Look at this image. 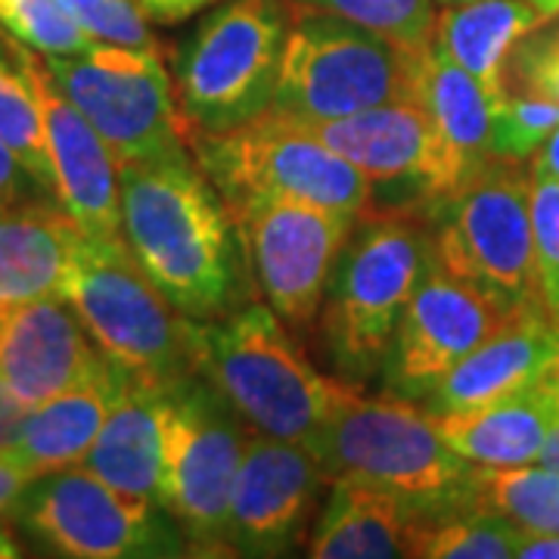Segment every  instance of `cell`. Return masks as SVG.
Here are the masks:
<instances>
[{"instance_id": "obj_43", "label": "cell", "mask_w": 559, "mask_h": 559, "mask_svg": "<svg viewBox=\"0 0 559 559\" xmlns=\"http://www.w3.org/2000/svg\"><path fill=\"white\" fill-rule=\"evenodd\" d=\"M538 392L547 399V404H550V411L559 417V367L557 364H550L547 367V373L540 377L538 382Z\"/></svg>"}, {"instance_id": "obj_31", "label": "cell", "mask_w": 559, "mask_h": 559, "mask_svg": "<svg viewBox=\"0 0 559 559\" xmlns=\"http://www.w3.org/2000/svg\"><path fill=\"white\" fill-rule=\"evenodd\" d=\"M293 3L358 22L364 28H373L411 50H426L436 32L432 0H293Z\"/></svg>"}, {"instance_id": "obj_28", "label": "cell", "mask_w": 559, "mask_h": 559, "mask_svg": "<svg viewBox=\"0 0 559 559\" xmlns=\"http://www.w3.org/2000/svg\"><path fill=\"white\" fill-rule=\"evenodd\" d=\"M520 528L473 507L423 510L407 540V557L419 559H513Z\"/></svg>"}, {"instance_id": "obj_5", "label": "cell", "mask_w": 559, "mask_h": 559, "mask_svg": "<svg viewBox=\"0 0 559 559\" xmlns=\"http://www.w3.org/2000/svg\"><path fill=\"white\" fill-rule=\"evenodd\" d=\"M330 481L399 491L426 510L454 507L473 463L441 439L436 417L407 399H367L340 382L320 429L305 441Z\"/></svg>"}, {"instance_id": "obj_42", "label": "cell", "mask_w": 559, "mask_h": 559, "mask_svg": "<svg viewBox=\"0 0 559 559\" xmlns=\"http://www.w3.org/2000/svg\"><path fill=\"white\" fill-rule=\"evenodd\" d=\"M538 463L540 466H547V469H554V473H559V417L550 423V432H547V439H544Z\"/></svg>"}, {"instance_id": "obj_1", "label": "cell", "mask_w": 559, "mask_h": 559, "mask_svg": "<svg viewBox=\"0 0 559 559\" xmlns=\"http://www.w3.org/2000/svg\"><path fill=\"white\" fill-rule=\"evenodd\" d=\"M121 237L180 318L215 320L246 296V252L227 205L180 153L119 165Z\"/></svg>"}, {"instance_id": "obj_25", "label": "cell", "mask_w": 559, "mask_h": 559, "mask_svg": "<svg viewBox=\"0 0 559 559\" xmlns=\"http://www.w3.org/2000/svg\"><path fill=\"white\" fill-rule=\"evenodd\" d=\"M79 234L50 202L0 209V301L62 296Z\"/></svg>"}, {"instance_id": "obj_39", "label": "cell", "mask_w": 559, "mask_h": 559, "mask_svg": "<svg viewBox=\"0 0 559 559\" xmlns=\"http://www.w3.org/2000/svg\"><path fill=\"white\" fill-rule=\"evenodd\" d=\"M25 414H28V407L20 404L0 385V451H7L16 441V432H20Z\"/></svg>"}, {"instance_id": "obj_40", "label": "cell", "mask_w": 559, "mask_h": 559, "mask_svg": "<svg viewBox=\"0 0 559 559\" xmlns=\"http://www.w3.org/2000/svg\"><path fill=\"white\" fill-rule=\"evenodd\" d=\"M520 559H559V535L557 532H522L516 544Z\"/></svg>"}, {"instance_id": "obj_46", "label": "cell", "mask_w": 559, "mask_h": 559, "mask_svg": "<svg viewBox=\"0 0 559 559\" xmlns=\"http://www.w3.org/2000/svg\"><path fill=\"white\" fill-rule=\"evenodd\" d=\"M441 7H451V3H466V0H439Z\"/></svg>"}, {"instance_id": "obj_36", "label": "cell", "mask_w": 559, "mask_h": 559, "mask_svg": "<svg viewBox=\"0 0 559 559\" xmlns=\"http://www.w3.org/2000/svg\"><path fill=\"white\" fill-rule=\"evenodd\" d=\"M44 200L50 202L53 197L32 178V171L0 140V209H20V205H35Z\"/></svg>"}, {"instance_id": "obj_23", "label": "cell", "mask_w": 559, "mask_h": 559, "mask_svg": "<svg viewBox=\"0 0 559 559\" xmlns=\"http://www.w3.org/2000/svg\"><path fill=\"white\" fill-rule=\"evenodd\" d=\"M423 510H426L423 503L389 488L364 485V481H333V495L308 540V557H407V540Z\"/></svg>"}, {"instance_id": "obj_30", "label": "cell", "mask_w": 559, "mask_h": 559, "mask_svg": "<svg viewBox=\"0 0 559 559\" xmlns=\"http://www.w3.org/2000/svg\"><path fill=\"white\" fill-rule=\"evenodd\" d=\"M0 28L40 57H81L97 47L60 0H0Z\"/></svg>"}, {"instance_id": "obj_38", "label": "cell", "mask_w": 559, "mask_h": 559, "mask_svg": "<svg viewBox=\"0 0 559 559\" xmlns=\"http://www.w3.org/2000/svg\"><path fill=\"white\" fill-rule=\"evenodd\" d=\"M28 476L22 473V466L10 457L7 451H0V513L10 510L16 500L22 498V491L28 488Z\"/></svg>"}, {"instance_id": "obj_2", "label": "cell", "mask_w": 559, "mask_h": 559, "mask_svg": "<svg viewBox=\"0 0 559 559\" xmlns=\"http://www.w3.org/2000/svg\"><path fill=\"white\" fill-rule=\"evenodd\" d=\"M429 255L419 209L370 205L355 218L320 305V333L342 380L382 373L399 320Z\"/></svg>"}, {"instance_id": "obj_6", "label": "cell", "mask_w": 559, "mask_h": 559, "mask_svg": "<svg viewBox=\"0 0 559 559\" xmlns=\"http://www.w3.org/2000/svg\"><path fill=\"white\" fill-rule=\"evenodd\" d=\"M423 215L429 252L448 274L476 286L510 314L540 305L532 175L520 162L491 159Z\"/></svg>"}, {"instance_id": "obj_45", "label": "cell", "mask_w": 559, "mask_h": 559, "mask_svg": "<svg viewBox=\"0 0 559 559\" xmlns=\"http://www.w3.org/2000/svg\"><path fill=\"white\" fill-rule=\"evenodd\" d=\"M16 554V547H13V540H10V535L0 528V557H13Z\"/></svg>"}, {"instance_id": "obj_35", "label": "cell", "mask_w": 559, "mask_h": 559, "mask_svg": "<svg viewBox=\"0 0 559 559\" xmlns=\"http://www.w3.org/2000/svg\"><path fill=\"white\" fill-rule=\"evenodd\" d=\"M507 75H513L525 91L559 103V28L520 40L510 57Z\"/></svg>"}, {"instance_id": "obj_47", "label": "cell", "mask_w": 559, "mask_h": 559, "mask_svg": "<svg viewBox=\"0 0 559 559\" xmlns=\"http://www.w3.org/2000/svg\"><path fill=\"white\" fill-rule=\"evenodd\" d=\"M554 364L559 367V333H557V355H554Z\"/></svg>"}, {"instance_id": "obj_12", "label": "cell", "mask_w": 559, "mask_h": 559, "mask_svg": "<svg viewBox=\"0 0 559 559\" xmlns=\"http://www.w3.org/2000/svg\"><path fill=\"white\" fill-rule=\"evenodd\" d=\"M16 507L22 528L60 557H178L187 547L162 503L124 498L84 466L28 481Z\"/></svg>"}, {"instance_id": "obj_8", "label": "cell", "mask_w": 559, "mask_h": 559, "mask_svg": "<svg viewBox=\"0 0 559 559\" xmlns=\"http://www.w3.org/2000/svg\"><path fill=\"white\" fill-rule=\"evenodd\" d=\"M289 20L283 0H227L202 22L178 60L187 134L237 131L271 109Z\"/></svg>"}, {"instance_id": "obj_24", "label": "cell", "mask_w": 559, "mask_h": 559, "mask_svg": "<svg viewBox=\"0 0 559 559\" xmlns=\"http://www.w3.org/2000/svg\"><path fill=\"white\" fill-rule=\"evenodd\" d=\"M544 20L525 0H466L451 3L436 13L432 40L441 50L466 69L488 100L507 97V69L510 57L525 35L538 32Z\"/></svg>"}, {"instance_id": "obj_34", "label": "cell", "mask_w": 559, "mask_h": 559, "mask_svg": "<svg viewBox=\"0 0 559 559\" xmlns=\"http://www.w3.org/2000/svg\"><path fill=\"white\" fill-rule=\"evenodd\" d=\"M532 175V230H535V267L538 299L544 314L559 326V180Z\"/></svg>"}, {"instance_id": "obj_19", "label": "cell", "mask_w": 559, "mask_h": 559, "mask_svg": "<svg viewBox=\"0 0 559 559\" xmlns=\"http://www.w3.org/2000/svg\"><path fill=\"white\" fill-rule=\"evenodd\" d=\"M557 333L559 326L544 314L540 305L510 314L488 340L441 377L439 385L423 399L426 411H473L535 389L554 364Z\"/></svg>"}, {"instance_id": "obj_26", "label": "cell", "mask_w": 559, "mask_h": 559, "mask_svg": "<svg viewBox=\"0 0 559 559\" xmlns=\"http://www.w3.org/2000/svg\"><path fill=\"white\" fill-rule=\"evenodd\" d=\"M432 417L441 439L463 460L476 466H522L538 463L544 439L557 414L535 385L513 399Z\"/></svg>"}, {"instance_id": "obj_11", "label": "cell", "mask_w": 559, "mask_h": 559, "mask_svg": "<svg viewBox=\"0 0 559 559\" xmlns=\"http://www.w3.org/2000/svg\"><path fill=\"white\" fill-rule=\"evenodd\" d=\"M53 81L119 165L162 162L187 153V128L171 97L162 53L97 44L81 57H44Z\"/></svg>"}, {"instance_id": "obj_4", "label": "cell", "mask_w": 559, "mask_h": 559, "mask_svg": "<svg viewBox=\"0 0 559 559\" xmlns=\"http://www.w3.org/2000/svg\"><path fill=\"white\" fill-rule=\"evenodd\" d=\"M426 50H411L333 13L296 7L267 112L314 124L382 103H419Z\"/></svg>"}, {"instance_id": "obj_21", "label": "cell", "mask_w": 559, "mask_h": 559, "mask_svg": "<svg viewBox=\"0 0 559 559\" xmlns=\"http://www.w3.org/2000/svg\"><path fill=\"white\" fill-rule=\"evenodd\" d=\"M423 106L432 119L441 159L439 200L476 178L491 162V109L495 103L466 69H460L429 40L423 72ZM436 200V202H439Z\"/></svg>"}, {"instance_id": "obj_33", "label": "cell", "mask_w": 559, "mask_h": 559, "mask_svg": "<svg viewBox=\"0 0 559 559\" xmlns=\"http://www.w3.org/2000/svg\"><path fill=\"white\" fill-rule=\"evenodd\" d=\"M60 7L97 44L159 53V40L138 0H60Z\"/></svg>"}, {"instance_id": "obj_7", "label": "cell", "mask_w": 559, "mask_h": 559, "mask_svg": "<svg viewBox=\"0 0 559 559\" xmlns=\"http://www.w3.org/2000/svg\"><path fill=\"white\" fill-rule=\"evenodd\" d=\"M62 299L103 355L138 380L171 385L193 370L187 318L143 274L124 240L79 234L62 283Z\"/></svg>"}, {"instance_id": "obj_10", "label": "cell", "mask_w": 559, "mask_h": 559, "mask_svg": "<svg viewBox=\"0 0 559 559\" xmlns=\"http://www.w3.org/2000/svg\"><path fill=\"white\" fill-rule=\"evenodd\" d=\"M197 165L224 202L274 197L360 215L373 202V183L330 150L305 124L264 112L224 134H190Z\"/></svg>"}, {"instance_id": "obj_17", "label": "cell", "mask_w": 559, "mask_h": 559, "mask_svg": "<svg viewBox=\"0 0 559 559\" xmlns=\"http://www.w3.org/2000/svg\"><path fill=\"white\" fill-rule=\"evenodd\" d=\"M106 358L62 296L0 301V385L28 411Z\"/></svg>"}, {"instance_id": "obj_9", "label": "cell", "mask_w": 559, "mask_h": 559, "mask_svg": "<svg viewBox=\"0 0 559 559\" xmlns=\"http://www.w3.org/2000/svg\"><path fill=\"white\" fill-rule=\"evenodd\" d=\"M246 439V419L200 373L162 389L159 503L193 554L230 557L224 522Z\"/></svg>"}, {"instance_id": "obj_32", "label": "cell", "mask_w": 559, "mask_h": 559, "mask_svg": "<svg viewBox=\"0 0 559 559\" xmlns=\"http://www.w3.org/2000/svg\"><path fill=\"white\" fill-rule=\"evenodd\" d=\"M559 124V103L540 94H507L491 109V159L525 162Z\"/></svg>"}, {"instance_id": "obj_27", "label": "cell", "mask_w": 559, "mask_h": 559, "mask_svg": "<svg viewBox=\"0 0 559 559\" xmlns=\"http://www.w3.org/2000/svg\"><path fill=\"white\" fill-rule=\"evenodd\" d=\"M454 507H473L513 522L522 532L559 535V473L540 463L476 466L463 481Z\"/></svg>"}, {"instance_id": "obj_16", "label": "cell", "mask_w": 559, "mask_h": 559, "mask_svg": "<svg viewBox=\"0 0 559 559\" xmlns=\"http://www.w3.org/2000/svg\"><path fill=\"white\" fill-rule=\"evenodd\" d=\"M22 60L38 97L60 209L91 240H124L119 159L94 131V124L62 94L47 62L25 44Z\"/></svg>"}, {"instance_id": "obj_44", "label": "cell", "mask_w": 559, "mask_h": 559, "mask_svg": "<svg viewBox=\"0 0 559 559\" xmlns=\"http://www.w3.org/2000/svg\"><path fill=\"white\" fill-rule=\"evenodd\" d=\"M525 3H532V7L538 10V16L544 22L557 20L559 16V0H525Z\"/></svg>"}, {"instance_id": "obj_14", "label": "cell", "mask_w": 559, "mask_h": 559, "mask_svg": "<svg viewBox=\"0 0 559 559\" xmlns=\"http://www.w3.org/2000/svg\"><path fill=\"white\" fill-rule=\"evenodd\" d=\"M507 318L510 311L476 286L448 274L429 252L382 367L385 385L399 399H426L441 377Z\"/></svg>"}, {"instance_id": "obj_13", "label": "cell", "mask_w": 559, "mask_h": 559, "mask_svg": "<svg viewBox=\"0 0 559 559\" xmlns=\"http://www.w3.org/2000/svg\"><path fill=\"white\" fill-rule=\"evenodd\" d=\"M224 205L267 308L289 330H308L320 314L333 264L358 215L274 197Z\"/></svg>"}, {"instance_id": "obj_29", "label": "cell", "mask_w": 559, "mask_h": 559, "mask_svg": "<svg viewBox=\"0 0 559 559\" xmlns=\"http://www.w3.org/2000/svg\"><path fill=\"white\" fill-rule=\"evenodd\" d=\"M0 140L32 171V178L57 200V180H53V165L47 153L44 119H40L32 79L25 72L22 44L3 35H0Z\"/></svg>"}, {"instance_id": "obj_22", "label": "cell", "mask_w": 559, "mask_h": 559, "mask_svg": "<svg viewBox=\"0 0 559 559\" xmlns=\"http://www.w3.org/2000/svg\"><path fill=\"white\" fill-rule=\"evenodd\" d=\"M162 389L128 377L100 436L81 466L134 500L159 503L162 485Z\"/></svg>"}, {"instance_id": "obj_20", "label": "cell", "mask_w": 559, "mask_h": 559, "mask_svg": "<svg viewBox=\"0 0 559 559\" xmlns=\"http://www.w3.org/2000/svg\"><path fill=\"white\" fill-rule=\"evenodd\" d=\"M128 377L131 373H124L116 360L103 358L84 380L32 407L7 454L20 463L32 481L81 466L84 454L100 436L103 423L112 414Z\"/></svg>"}, {"instance_id": "obj_18", "label": "cell", "mask_w": 559, "mask_h": 559, "mask_svg": "<svg viewBox=\"0 0 559 559\" xmlns=\"http://www.w3.org/2000/svg\"><path fill=\"white\" fill-rule=\"evenodd\" d=\"M305 128L352 162L370 183L411 187L423 212L439 200V143L423 103H382L345 119L314 121Z\"/></svg>"}, {"instance_id": "obj_3", "label": "cell", "mask_w": 559, "mask_h": 559, "mask_svg": "<svg viewBox=\"0 0 559 559\" xmlns=\"http://www.w3.org/2000/svg\"><path fill=\"white\" fill-rule=\"evenodd\" d=\"M193 370L237 407L249 429L274 439H311L342 380L311 367L289 326L267 305H246L215 320L187 318Z\"/></svg>"}, {"instance_id": "obj_15", "label": "cell", "mask_w": 559, "mask_h": 559, "mask_svg": "<svg viewBox=\"0 0 559 559\" xmlns=\"http://www.w3.org/2000/svg\"><path fill=\"white\" fill-rule=\"evenodd\" d=\"M320 481L323 469L301 441L249 429L224 522L230 557L289 554L305 538Z\"/></svg>"}, {"instance_id": "obj_37", "label": "cell", "mask_w": 559, "mask_h": 559, "mask_svg": "<svg viewBox=\"0 0 559 559\" xmlns=\"http://www.w3.org/2000/svg\"><path fill=\"white\" fill-rule=\"evenodd\" d=\"M140 10L150 16V22H162V25H171V22L187 20L193 16L197 10L209 7L212 0H138Z\"/></svg>"}, {"instance_id": "obj_41", "label": "cell", "mask_w": 559, "mask_h": 559, "mask_svg": "<svg viewBox=\"0 0 559 559\" xmlns=\"http://www.w3.org/2000/svg\"><path fill=\"white\" fill-rule=\"evenodd\" d=\"M532 171L559 180V124L554 128V134L544 140L538 153L532 156Z\"/></svg>"}]
</instances>
